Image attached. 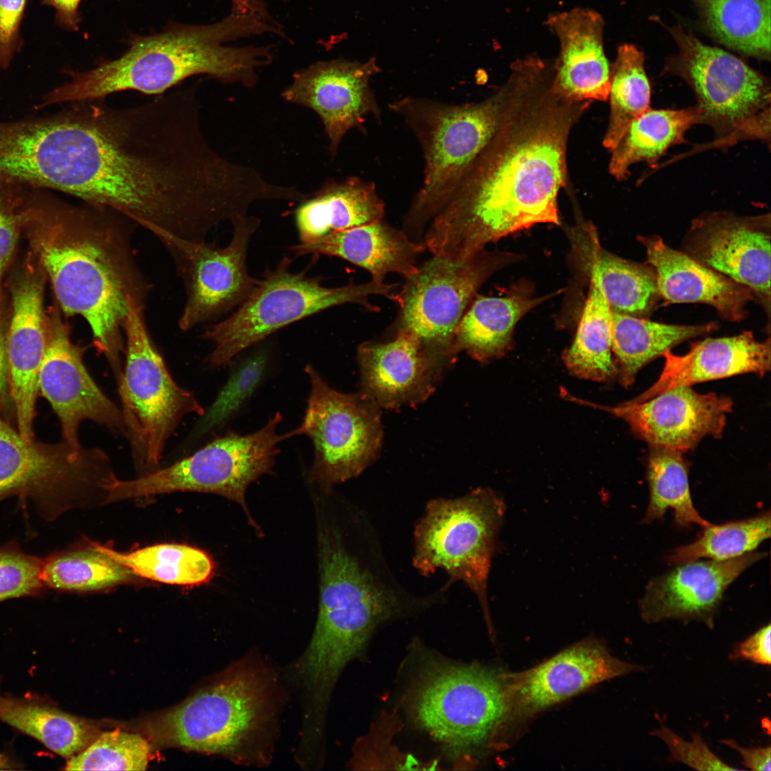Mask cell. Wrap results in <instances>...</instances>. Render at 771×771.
<instances>
[{
  "label": "cell",
  "instance_id": "cell-33",
  "mask_svg": "<svg viewBox=\"0 0 771 771\" xmlns=\"http://www.w3.org/2000/svg\"><path fill=\"white\" fill-rule=\"evenodd\" d=\"M698 119L694 106L678 110L647 109L629 124L611 151L610 173L623 181L633 164L655 165L670 147L685 141L686 131L697 124Z\"/></svg>",
  "mask_w": 771,
  "mask_h": 771
},
{
  "label": "cell",
  "instance_id": "cell-11",
  "mask_svg": "<svg viewBox=\"0 0 771 771\" xmlns=\"http://www.w3.org/2000/svg\"><path fill=\"white\" fill-rule=\"evenodd\" d=\"M671 34L679 52L667 59L665 69L692 90L698 124L710 126L721 146L744 139L770 140L768 80L740 59L680 28Z\"/></svg>",
  "mask_w": 771,
  "mask_h": 771
},
{
  "label": "cell",
  "instance_id": "cell-24",
  "mask_svg": "<svg viewBox=\"0 0 771 771\" xmlns=\"http://www.w3.org/2000/svg\"><path fill=\"white\" fill-rule=\"evenodd\" d=\"M751 552L727 560H694L653 578L639 603L647 623L697 621L712 628L724 594L747 568L765 557Z\"/></svg>",
  "mask_w": 771,
  "mask_h": 771
},
{
  "label": "cell",
  "instance_id": "cell-6",
  "mask_svg": "<svg viewBox=\"0 0 771 771\" xmlns=\"http://www.w3.org/2000/svg\"><path fill=\"white\" fill-rule=\"evenodd\" d=\"M281 700L273 669L251 654L163 715L157 730L171 745L220 755L241 765H267Z\"/></svg>",
  "mask_w": 771,
  "mask_h": 771
},
{
  "label": "cell",
  "instance_id": "cell-14",
  "mask_svg": "<svg viewBox=\"0 0 771 771\" xmlns=\"http://www.w3.org/2000/svg\"><path fill=\"white\" fill-rule=\"evenodd\" d=\"M484 250L463 260L433 256L398 292V330L412 333L442 364L450 363L455 329L482 284L513 260Z\"/></svg>",
  "mask_w": 771,
  "mask_h": 771
},
{
  "label": "cell",
  "instance_id": "cell-19",
  "mask_svg": "<svg viewBox=\"0 0 771 771\" xmlns=\"http://www.w3.org/2000/svg\"><path fill=\"white\" fill-rule=\"evenodd\" d=\"M562 396L622 418L635 435L651 447L682 453L694 448L705 436L720 438L733 405L728 397L714 393H699L690 386L668 390L642 403L625 401L611 407L580 399L567 390Z\"/></svg>",
  "mask_w": 771,
  "mask_h": 771
},
{
  "label": "cell",
  "instance_id": "cell-27",
  "mask_svg": "<svg viewBox=\"0 0 771 771\" xmlns=\"http://www.w3.org/2000/svg\"><path fill=\"white\" fill-rule=\"evenodd\" d=\"M638 240L645 248L647 263L656 273L665 303H705L733 322L747 317V306L755 299L748 287L671 248L659 236H639Z\"/></svg>",
  "mask_w": 771,
  "mask_h": 771
},
{
  "label": "cell",
  "instance_id": "cell-41",
  "mask_svg": "<svg viewBox=\"0 0 771 771\" xmlns=\"http://www.w3.org/2000/svg\"><path fill=\"white\" fill-rule=\"evenodd\" d=\"M134 576L91 546L53 554L42 561L44 585L56 590H101L131 581Z\"/></svg>",
  "mask_w": 771,
  "mask_h": 771
},
{
  "label": "cell",
  "instance_id": "cell-1",
  "mask_svg": "<svg viewBox=\"0 0 771 771\" xmlns=\"http://www.w3.org/2000/svg\"><path fill=\"white\" fill-rule=\"evenodd\" d=\"M50 188L111 209L148 231L204 241L251 203V167L206 141L194 88L124 108L104 99L54 115Z\"/></svg>",
  "mask_w": 771,
  "mask_h": 771
},
{
  "label": "cell",
  "instance_id": "cell-42",
  "mask_svg": "<svg viewBox=\"0 0 771 771\" xmlns=\"http://www.w3.org/2000/svg\"><path fill=\"white\" fill-rule=\"evenodd\" d=\"M703 528L697 540L675 549L667 562L680 565L702 558L722 561L753 552L770 536V513Z\"/></svg>",
  "mask_w": 771,
  "mask_h": 771
},
{
  "label": "cell",
  "instance_id": "cell-39",
  "mask_svg": "<svg viewBox=\"0 0 771 771\" xmlns=\"http://www.w3.org/2000/svg\"><path fill=\"white\" fill-rule=\"evenodd\" d=\"M647 477L650 498L643 522L650 523L663 519L672 510L674 520L680 528L710 523L696 510L690 494L688 468L682 453L660 447H651Z\"/></svg>",
  "mask_w": 771,
  "mask_h": 771
},
{
  "label": "cell",
  "instance_id": "cell-49",
  "mask_svg": "<svg viewBox=\"0 0 771 771\" xmlns=\"http://www.w3.org/2000/svg\"><path fill=\"white\" fill-rule=\"evenodd\" d=\"M730 658L769 666L771 663L770 624L760 628L740 642L731 653Z\"/></svg>",
  "mask_w": 771,
  "mask_h": 771
},
{
  "label": "cell",
  "instance_id": "cell-17",
  "mask_svg": "<svg viewBox=\"0 0 771 771\" xmlns=\"http://www.w3.org/2000/svg\"><path fill=\"white\" fill-rule=\"evenodd\" d=\"M231 223L232 238L223 248L185 240L159 228L148 230L171 253L183 279L186 299L178 321L183 331L238 307L259 282L249 275L246 259L261 220L247 215Z\"/></svg>",
  "mask_w": 771,
  "mask_h": 771
},
{
  "label": "cell",
  "instance_id": "cell-15",
  "mask_svg": "<svg viewBox=\"0 0 771 771\" xmlns=\"http://www.w3.org/2000/svg\"><path fill=\"white\" fill-rule=\"evenodd\" d=\"M115 478L104 450L29 441L0 418V499L31 498L54 515L81 495L104 494Z\"/></svg>",
  "mask_w": 771,
  "mask_h": 771
},
{
  "label": "cell",
  "instance_id": "cell-34",
  "mask_svg": "<svg viewBox=\"0 0 771 771\" xmlns=\"http://www.w3.org/2000/svg\"><path fill=\"white\" fill-rule=\"evenodd\" d=\"M0 721L35 738L66 758L86 748L99 736L84 720L41 702L0 696Z\"/></svg>",
  "mask_w": 771,
  "mask_h": 771
},
{
  "label": "cell",
  "instance_id": "cell-40",
  "mask_svg": "<svg viewBox=\"0 0 771 771\" xmlns=\"http://www.w3.org/2000/svg\"><path fill=\"white\" fill-rule=\"evenodd\" d=\"M644 56L635 46L623 44L610 65V114L603 140L611 151L629 124L649 109L651 89L644 67Z\"/></svg>",
  "mask_w": 771,
  "mask_h": 771
},
{
  "label": "cell",
  "instance_id": "cell-18",
  "mask_svg": "<svg viewBox=\"0 0 771 771\" xmlns=\"http://www.w3.org/2000/svg\"><path fill=\"white\" fill-rule=\"evenodd\" d=\"M47 322V345L39 371L38 390L57 415L64 442L73 448H80L79 430L86 420L125 436L120 407L90 375L82 349L72 343L68 326L59 313H51Z\"/></svg>",
  "mask_w": 771,
  "mask_h": 771
},
{
  "label": "cell",
  "instance_id": "cell-36",
  "mask_svg": "<svg viewBox=\"0 0 771 771\" xmlns=\"http://www.w3.org/2000/svg\"><path fill=\"white\" fill-rule=\"evenodd\" d=\"M710 32L745 55L770 56V0H692Z\"/></svg>",
  "mask_w": 771,
  "mask_h": 771
},
{
  "label": "cell",
  "instance_id": "cell-37",
  "mask_svg": "<svg viewBox=\"0 0 771 771\" xmlns=\"http://www.w3.org/2000/svg\"><path fill=\"white\" fill-rule=\"evenodd\" d=\"M611 316L612 310L598 281L590 276L575 340L564 354L567 368L575 376L596 381L617 376L611 349Z\"/></svg>",
  "mask_w": 771,
  "mask_h": 771
},
{
  "label": "cell",
  "instance_id": "cell-35",
  "mask_svg": "<svg viewBox=\"0 0 771 771\" xmlns=\"http://www.w3.org/2000/svg\"><path fill=\"white\" fill-rule=\"evenodd\" d=\"M90 545L124 566L135 576L156 582L197 586L213 577L215 564L205 551L190 545L162 543L122 553L91 542Z\"/></svg>",
  "mask_w": 771,
  "mask_h": 771
},
{
  "label": "cell",
  "instance_id": "cell-10",
  "mask_svg": "<svg viewBox=\"0 0 771 771\" xmlns=\"http://www.w3.org/2000/svg\"><path fill=\"white\" fill-rule=\"evenodd\" d=\"M505 504L488 488L427 503L413 531V565L423 576L438 569L462 581L478 598L490 633L487 589Z\"/></svg>",
  "mask_w": 771,
  "mask_h": 771
},
{
  "label": "cell",
  "instance_id": "cell-12",
  "mask_svg": "<svg viewBox=\"0 0 771 771\" xmlns=\"http://www.w3.org/2000/svg\"><path fill=\"white\" fill-rule=\"evenodd\" d=\"M281 420L278 412L254 433L241 435L228 431L164 468L132 480L116 478L106 488L104 503L173 492L211 493L239 503L256 526L245 501L246 488L270 473L281 442L302 434L300 427L278 434L277 426Z\"/></svg>",
  "mask_w": 771,
  "mask_h": 771
},
{
  "label": "cell",
  "instance_id": "cell-48",
  "mask_svg": "<svg viewBox=\"0 0 771 771\" xmlns=\"http://www.w3.org/2000/svg\"><path fill=\"white\" fill-rule=\"evenodd\" d=\"M27 0H0V67L9 65L20 46L19 27Z\"/></svg>",
  "mask_w": 771,
  "mask_h": 771
},
{
  "label": "cell",
  "instance_id": "cell-23",
  "mask_svg": "<svg viewBox=\"0 0 771 771\" xmlns=\"http://www.w3.org/2000/svg\"><path fill=\"white\" fill-rule=\"evenodd\" d=\"M29 257L10 283L11 313L6 343L10 395L18 431L32 441L38 374L47 345L48 316L44 309L47 278L34 258Z\"/></svg>",
  "mask_w": 771,
  "mask_h": 771
},
{
  "label": "cell",
  "instance_id": "cell-5",
  "mask_svg": "<svg viewBox=\"0 0 771 771\" xmlns=\"http://www.w3.org/2000/svg\"><path fill=\"white\" fill-rule=\"evenodd\" d=\"M268 32L278 34V29L257 14L233 9L217 23L174 24L158 34L133 36L119 58L104 60L86 71H68L70 80L48 93L40 106L101 99L128 90L160 95L199 74L251 88L257 82V69L272 60L270 46L224 44Z\"/></svg>",
  "mask_w": 771,
  "mask_h": 771
},
{
  "label": "cell",
  "instance_id": "cell-13",
  "mask_svg": "<svg viewBox=\"0 0 771 771\" xmlns=\"http://www.w3.org/2000/svg\"><path fill=\"white\" fill-rule=\"evenodd\" d=\"M415 723L459 752L486 745L508 720L505 673L476 665L427 670L410 695Z\"/></svg>",
  "mask_w": 771,
  "mask_h": 771
},
{
  "label": "cell",
  "instance_id": "cell-16",
  "mask_svg": "<svg viewBox=\"0 0 771 771\" xmlns=\"http://www.w3.org/2000/svg\"><path fill=\"white\" fill-rule=\"evenodd\" d=\"M305 371L311 392L300 427L313 445L310 478L329 490L376 459L383 435L378 407L363 395L333 389L311 366Z\"/></svg>",
  "mask_w": 771,
  "mask_h": 771
},
{
  "label": "cell",
  "instance_id": "cell-44",
  "mask_svg": "<svg viewBox=\"0 0 771 771\" xmlns=\"http://www.w3.org/2000/svg\"><path fill=\"white\" fill-rule=\"evenodd\" d=\"M150 745L141 735L114 730L104 732L86 748L68 760L66 770H144Z\"/></svg>",
  "mask_w": 771,
  "mask_h": 771
},
{
  "label": "cell",
  "instance_id": "cell-46",
  "mask_svg": "<svg viewBox=\"0 0 771 771\" xmlns=\"http://www.w3.org/2000/svg\"><path fill=\"white\" fill-rule=\"evenodd\" d=\"M650 735L665 743L670 752V762H681L697 770H741L723 762L711 751L706 742L697 732L692 733L690 740H685L670 727L660 723V727L652 730Z\"/></svg>",
  "mask_w": 771,
  "mask_h": 771
},
{
  "label": "cell",
  "instance_id": "cell-22",
  "mask_svg": "<svg viewBox=\"0 0 771 771\" xmlns=\"http://www.w3.org/2000/svg\"><path fill=\"white\" fill-rule=\"evenodd\" d=\"M585 640L518 673H505L508 720L531 717L606 680L643 670Z\"/></svg>",
  "mask_w": 771,
  "mask_h": 771
},
{
  "label": "cell",
  "instance_id": "cell-32",
  "mask_svg": "<svg viewBox=\"0 0 771 771\" xmlns=\"http://www.w3.org/2000/svg\"><path fill=\"white\" fill-rule=\"evenodd\" d=\"M544 299L520 295L477 296L457 326L454 353L465 351L480 361L502 356L510 346L515 324Z\"/></svg>",
  "mask_w": 771,
  "mask_h": 771
},
{
  "label": "cell",
  "instance_id": "cell-2",
  "mask_svg": "<svg viewBox=\"0 0 771 771\" xmlns=\"http://www.w3.org/2000/svg\"><path fill=\"white\" fill-rule=\"evenodd\" d=\"M544 76L521 91L499 130L432 219L423 242L433 256L463 260L537 223H559L566 144L585 109L563 99Z\"/></svg>",
  "mask_w": 771,
  "mask_h": 771
},
{
  "label": "cell",
  "instance_id": "cell-30",
  "mask_svg": "<svg viewBox=\"0 0 771 771\" xmlns=\"http://www.w3.org/2000/svg\"><path fill=\"white\" fill-rule=\"evenodd\" d=\"M295 221L301 243L328 233L382 220L385 204L373 182L357 176L330 179L300 201Z\"/></svg>",
  "mask_w": 771,
  "mask_h": 771
},
{
  "label": "cell",
  "instance_id": "cell-45",
  "mask_svg": "<svg viewBox=\"0 0 771 771\" xmlns=\"http://www.w3.org/2000/svg\"><path fill=\"white\" fill-rule=\"evenodd\" d=\"M42 561L11 545L0 547V602L39 593Z\"/></svg>",
  "mask_w": 771,
  "mask_h": 771
},
{
  "label": "cell",
  "instance_id": "cell-26",
  "mask_svg": "<svg viewBox=\"0 0 771 771\" xmlns=\"http://www.w3.org/2000/svg\"><path fill=\"white\" fill-rule=\"evenodd\" d=\"M546 24L560 43L552 91L573 101H606L610 66L603 49L600 15L588 9H574L553 14Z\"/></svg>",
  "mask_w": 771,
  "mask_h": 771
},
{
  "label": "cell",
  "instance_id": "cell-8",
  "mask_svg": "<svg viewBox=\"0 0 771 771\" xmlns=\"http://www.w3.org/2000/svg\"><path fill=\"white\" fill-rule=\"evenodd\" d=\"M291 260L283 258L265 271L252 293L226 319L204 328L201 338L213 348L206 358L211 368L229 366L234 357L271 334L294 322L330 308L356 303L378 312L369 296L381 295L395 302L398 284L371 281L329 288L319 277L291 271Z\"/></svg>",
  "mask_w": 771,
  "mask_h": 771
},
{
  "label": "cell",
  "instance_id": "cell-21",
  "mask_svg": "<svg viewBox=\"0 0 771 771\" xmlns=\"http://www.w3.org/2000/svg\"><path fill=\"white\" fill-rule=\"evenodd\" d=\"M379 71L374 58L365 62L343 59L319 61L298 71L281 96L287 102L317 114L333 158L348 131L361 130L370 115L381 119V109L370 86L371 77Z\"/></svg>",
  "mask_w": 771,
  "mask_h": 771
},
{
  "label": "cell",
  "instance_id": "cell-9",
  "mask_svg": "<svg viewBox=\"0 0 771 771\" xmlns=\"http://www.w3.org/2000/svg\"><path fill=\"white\" fill-rule=\"evenodd\" d=\"M125 362L117 381L121 410L131 457L143 475L159 468L167 442L183 418L201 416L194 394L170 374L143 318V306L132 300L124 326Z\"/></svg>",
  "mask_w": 771,
  "mask_h": 771
},
{
  "label": "cell",
  "instance_id": "cell-25",
  "mask_svg": "<svg viewBox=\"0 0 771 771\" xmlns=\"http://www.w3.org/2000/svg\"><path fill=\"white\" fill-rule=\"evenodd\" d=\"M363 396L378 408L413 405L434 390L443 366L410 332L398 330L388 342H366L358 348Z\"/></svg>",
  "mask_w": 771,
  "mask_h": 771
},
{
  "label": "cell",
  "instance_id": "cell-47",
  "mask_svg": "<svg viewBox=\"0 0 771 771\" xmlns=\"http://www.w3.org/2000/svg\"><path fill=\"white\" fill-rule=\"evenodd\" d=\"M17 187L0 181V280L12 261L22 231L23 194Z\"/></svg>",
  "mask_w": 771,
  "mask_h": 771
},
{
  "label": "cell",
  "instance_id": "cell-29",
  "mask_svg": "<svg viewBox=\"0 0 771 771\" xmlns=\"http://www.w3.org/2000/svg\"><path fill=\"white\" fill-rule=\"evenodd\" d=\"M290 250L296 256L326 255L345 259L366 269L371 281L381 283L389 273L405 280L411 278L418 271L417 260L426 248L382 219L332 231L315 241L291 246Z\"/></svg>",
  "mask_w": 771,
  "mask_h": 771
},
{
  "label": "cell",
  "instance_id": "cell-20",
  "mask_svg": "<svg viewBox=\"0 0 771 771\" xmlns=\"http://www.w3.org/2000/svg\"><path fill=\"white\" fill-rule=\"evenodd\" d=\"M770 213L755 216L708 213L694 219L684 241L685 253L748 287L770 308Z\"/></svg>",
  "mask_w": 771,
  "mask_h": 771
},
{
  "label": "cell",
  "instance_id": "cell-52",
  "mask_svg": "<svg viewBox=\"0 0 771 771\" xmlns=\"http://www.w3.org/2000/svg\"><path fill=\"white\" fill-rule=\"evenodd\" d=\"M4 292L0 280V401L10 394L9 370L6 351V331L4 328Z\"/></svg>",
  "mask_w": 771,
  "mask_h": 771
},
{
  "label": "cell",
  "instance_id": "cell-28",
  "mask_svg": "<svg viewBox=\"0 0 771 771\" xmlns=\"http://www.w3.org/2000/svg\"><path fill=\"white\" fill-rule=\"evenodd\" d=\"M665 365L658 379L646 390L626 402L638 403L668 390L708 381L752 373L763 376L770 370V340L755 339L752 333L706 338L691 345L682 356L663 354Z\"/></svg>",
  "mask_w": 771,
  "mask_h": 771
},
{
  "label": "cell",
  "instance_id": "cell-3",
  "mask_svg": "<svg viewBox=\"0 0 771 771\" xmlns=\"http://www.w3.org/2000/svg\"><path fill=\"white\" fill-rule=\"evenodd\" d=\"M127 218L106 208L24 195L22 231L68 316H80L116 380L130 302L143 306L147 285L134 260Z\"/></svg>",
  "mask_w": 771,
  "mask_h": 771
},
{
  "label": "cell",
  "instance_id": "cell-7",
  "mask_svg": "<svg viewBox=\"0 0 771 771\" xmlns=\"http://www.w3.org/2000/svg\"><path fill=\"white\" fill-rule=\"evenodd\" d=\"M520 77L513 71L506 86L477 103L455 105L407 96L388 104L417 138L425 160L423 186L403 223L412 241L422 242L428 223L499 130L521 91Z\"/></svg>",
  "mask_w": 771,
  "mask_h": 771
},
{
  "label": "cell",
  "instance_id": "cell-43",
  "mask_svg": "<svg viewBox=\"0 0 771 771\" xmlns=\"http://www.w3.org/2000/svg\"><path fill=\"white\" fill-rule=\"evenodd\" d=\"M268 363V354L262 349L250 354L235 366L215 400L200 416L188 437L189 440L197 441L224 426L257 389Z\"/></svg>",
  "mask_w": 771,
  "mask_h": 771
},
{
  "label": "cell",
  "instance_id": "cell-50",
  "mask_svg": "<svg viewBox=\"0 0 771 771\" xmlns=\"http://www.w3.org/2000/svg\"><path fill=\"white\" fill-rule=\"evenodd\" d=\"M720 742L739 753L742 758L741 763L746 769L755 771L771 770L770 746L745 747L732 739L722 740Z\"/></svg>",
  "mask_w": 771,
  "mask_h": 771
},
{
  "label": "cell",
  "instance_id": "cell-53",
  "mask_svg": "<svg viewBox=\"0 0 771 771\" xmlns=\"http://www.w3.org/2000/svg\"><path fill=\"white\" fill-rule=\"evenodd\" d=\"M233 9L241 12L253 13L267 20H270L266 5L263 0H231Z\"/></svg>",
  "mask_w": 771,
  "mask_h": 771
},
{
  "label": "cell",
  "instance_id": "cell-31",
  "mask_svg": "<svg viewBox=\"0 0 771 771\" xmlns=\"http://www.w3.org/2000/svg\"><path fill=\"white\" fill-rule=\"evenodd\" d=\"M717 326L714 322L667 324L612 311L611 349L620 383L630 386L638 372L649 362L684 341L713 331Z\"/></svg>",
  "mask_w": 771,
  "mask_h": 771
},
{
  "label": "cell",
  "instance_id": "cell-51",
  "mask_svg": "<svg viewBox=\"0 0 771 771\" xmlns=\"http://www.w3.org/2000/svg\"><path fill=\"white\" fill-rule=\"evenodd\" d=\"M81 0H43L48 6L56 10L57 24L61 27L75 31L79 28L81 16L79 7Z\"/></svg>",
  "mask_w": 771,
  "mask_h": 771
},
{
  "label": "cell",
  "instance_id": "cell-4",
  "mask_svg": "<svg viewBox=\"0 0 771 771\" xmlns=\"http://www.w3.org/2000/svg\"><path fill=\"white\" fill-rule=\"evenodd\" d=\"M320 603L308 645L291 675L304 700L325 707L345 667L362 651L374 630L390 620L440 604L438 589L410 592L395 576L367 515L358 518L353 543L336 525L320 535Z\"/></svg>",
  "mask_w": 771,
  "mask_h": 771
},
{
  "label": "cell",
  "instance_id": "cell-38",
  "mask_svg": "<svg viewBox=\"0 0 771 771\" xmlns=\"http://www.w3.org/2000/svg\"><path fill=\"white\" fill-rule=\"evenodd\" d=\"M589 269L612 311L645 317L660 297L657 276L648 263L633 262L592 248Z\"/></svg>",
  "mask_w": 771,
  "mask_h": 771
}]
</instances>
